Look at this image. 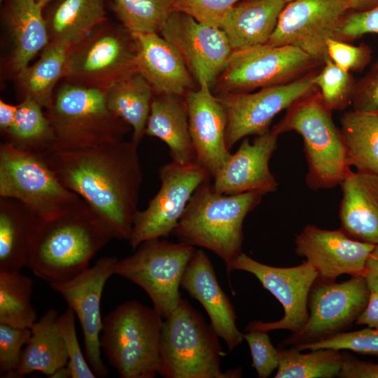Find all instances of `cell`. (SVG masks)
Returning a JSON list of instances; mask_svg holds the SVG:
<instances>
[{"label": "cell", "mask_w": 378, "mask_h": 378, "mask_svg": "<svg viewBox=\"0 0 378 378\" xmlns=\"http://www.w3.org/2000/svg\"><path fill=\"white\" fill-rule=\"evenodd\" d=\"M115 257H102L90 268L66 281L51 284L71 308L82 328L86 359L97 377L108 374L101 356L103 328L100 303L104 285L115 274Z\"/></svg>", "instance_id": "obj_18"}, {"label": "cell", "mask_w": 378, "mask_h": 378, "mask_svg": "<svg viewBox=\"0 0 378 378\" xmlns=\"http://www.w3.org/2000/svg\"><path fill=\"white\" fill-rule=\"evenodd\" d=\"M181 286L206 310L218 337L233 350L244 339L236 326V314L217 280L213 265L202 249L195 251L184 271Z\"/></svg>", "instance_id": "obj_23"}, {"label": "cell", "mask_w": 378, "mask_h": 378, "mask_svg": "<svg viewBox=\"0 0 378 378\" xmlns=\"http://www.w3.org/2000/svg\"><path fill=\"white\" fill-rule=\"evenodd\" d=\"M1 1H2V0H1Z\"/></svg>", "instance_id": "obj_56"}, {"label": "cell", "mask_w": 378, "mask_h": 378, "mask_svg": "<svg viewBox=\"0 0 378 378\" xmlns=\"http://www.w3.org/2000/svg\"><path fill=\"white\" fill-rule=\"evenodd\" d=\"M18 111V105L0 100V130L4 134L12 125Z\"/></svg>", "instance_id": "obj_50"}, {"label": "cell", "mask_w": 378, "mask_h": 378, "mask_svg": "<svg viewBox=\"0 0 378 378\" xmlns=\"http://www.w3.org/2000/svg\"><path fill=\"white\" fill-rule=\"evenodd\" d=\"M42 9L36 0H8L5 17L12 43L10 66L16 74L50 41Z\"/></svg>", "instance_id": "obj_27"}, {"label": "cell", "mask_w": 378, "mask_h": 378, "mask_svg": "<svg viewBox=\"0 0 378 378\" xmlns=\"http://www.w3.org/2000/svg\"><path fill=\"white\" fill-rule=\"evenodd\" d=\"M113 10L132 32L159 33L174 10L172 0H112Z\"/></svg>", "instance_id": "obj_37"}, {"label": "cell", "mask_w": 378, "mask_h": 378, "mask_svg": "<svg viewBox=\"0 0 378 378\" xmlns=\"http://www.w3.org/2000/svg\"><path fill=\"white\" fill-rule=\"evenodd\" d=\"M350 10L365 11L378 8V0H346Z\"/></svg>", "instance_id": "obj_51"}, {"label": "cell", "mask_w": 378, "mask_h": 378, "mask_svg": "<svg viewBox=\"0 0 378 378\" xmlns=\"http://www.w3.org/2000/svg\"><path fill=\"white\" fill-rule=\"evenodd\" d=\"M251 273L282 304L284 316L275 321H253L246 328L248 330L269 332L288 330L292 333L306 325L309 312L308 298L310 290L318 278L314 267L307 260L291 267L270 266L241 253L234 262L232 270Z\"/></svg>", "instance_id": "obj_16"}, {"label": "cell", "mask_w": 378, "mask_h": 378, "mask_svg": "<svg viewBox=\"0 0 378 378\" xmlns=\"http://www.w3.org/2000/svg\"><path fill=\"white\" fill-rule=\"evenodd\" d=\"M39 6L43 8L48 3L53 0H36Z\"/></svg>", "instance_id": "obj_53"}, {"label": "cell", "mask_w": 378, "mask_h": 378, "mask_svg": "<svg viewBox=\"0 0 378 378\" xmlns=\"http://www.w3.org/2000/svg\"><path fill=\"white\" fill-rule=\"evenodd\" d=\"M286 4L284 0H241L226 14L220 28L233 50L265 44Z\"/></svg>", "instance_id": "obj_26"}, {"label": "cell", "mask_w": 378, "mask_h": 378, "mask_svg": "<svg viewBox=\"0 0 378 378\" xmlns=\"http://www.w3.org/2000/svg\"><path fill=\"white\" fill-rule=\"evenodd\" d=\"M0 197L21 202L40 219L80 199L60 182L41 155L6 141L0 144Z\"/></svg>", "instance_id": "obj_8"}, {"label": "cell", "mask_w": 378, "mask_h": 378, "mask_svg": "<svg viewBox=\"0 0 378 378\" xmlns=\"http://www.w3.org/2000/svg\"><path fill=\"white\" fill-rule=\"evenodd\" d=\"M135 69L151 85L154 94L184 96L195 88V79L176 48L155 32H132Z\"/></svg>", "instance_id": "obj_22"}, {"label": "cell", "mask_w": 378, "mask_h": 378, "mask_svg": "<svg viewBox=\"0 0 378 378\" xmlns=\"http://www.w3.org/2000/svg\"><path fill=\"white\" fill-rule=\"evenodd\" d=\"M340 125L349 164L378 173V115L353 110L344 113Z\"/></svg>", "instance_id": "obj_33"}, {"label": "cell", "mask_w": 378, "mask_h": 378, "mask_svg": "<svg viewBox=\"0 0 378 378\" xmlns=\"http://www.w3.org/2000/svg\"><path fill=\"white\" fill-rule=\"evenodd\" d=\"M106 19L105 0H61L46 20L49 40L74 46L101 27Z\"/></svg>", "instance_id": "obj_31"}, {"label": "cell", "mask_w": 378, "mask_h": 378, "mask_svg": "<svg viewBox=\"0 0 378 378\" xmlns=\"http://www.w3.org/2000/svg\"><path fill=\"white\" fill-rule=\"evenodd\" d=\"M241 0H172L174 10L188 14L197 21L219 27L229 10Z\"/></svg>", "instance_id": "obj_42"}, {"label": "cell", "mask_w": 378, "mask_h": 378, "mask_svg": "<svg viewBox=\"0 0 378 378\" xmlns=\"http://www.w3.org/2000/svg\"><path fill=\"white\" fill-rule=\"evenodd\" d=\"M195 251V246L182 241L147 240L141 243L133 254L118 260L115 274L142 288L155 310L165 318L181 299V279Z\"/></svg>", "instance_id": "obj_9"}, {"label": "cell", "mask_w": 378, "mask_h": 378, "mask_svg": "<svg viewBox=\"0 0 378 378\" xmlns=\"http://www.w3.org/2000/svg\"><path fill=\"white\" fill-rule=\"evenodd\" d=\"M279 135L272 129L256 136L252 143L244 138L213 177L214 190L226 195L258 192L263 195L276 190L279 183L270 170L269 162L276 149Z\"/></svg>", "instance_id": "obj_20"}, {"label": "cell", "mask_w": 378, "mask_h": 378, "mask_svg": "<svg viewBox=\"0 0 378 378\" xmlns=\"http://www.w3.org/2000/svg\"><path fill=\"white\" fill-rule=\"evenodd\" d=\"M59 316L56 310L49 309L30 328V337L13 378L33 372L50 377L57 370L67 365L68 354L59 328Z\"/></svg>", "instance_id": "obj_28"}, {"label": "cell", "mask_w": 378, "mask_h": 378, "mask_svg": "<svg viewBox=\"0 0 378 378\" xmlns=\"http://www.w3.org/2000/svg\"><path fill=\"white\" fill-rule=\"evenodd\" d=\"M350 104L353 110L357 111H378V69H372L365 76L355 83Z\"/></svg>", "instance_id": "obj_46"}, {"label": "cell", "mask_w": 378, "mask_h": 378, "mask_svg": "<svg viewBox=\"0 0 378 378\" xmlns=\"http://www.w3.org/2000/svg\"><path fill=\"white\" fill-rule=\"evenodd\" d=\"M340 186V229L353 239L378 244V173L351 169Z\"/></svg>", "instance_id": "obj_24"}, {"label": "cell", "mask_w": 378, "mask_h": 378, "mask_svg": "<svg viewBox=\"0 0 378 378\" xmlns=\"http://www.w3.org/2000/svg\"><path fill=\"white\" fill-rule=\"evenodd\" d=\"M314 83L331 111L342 110L351 104L356 82L349 71L339 67L329 57L324 61L321 71L315 74Z\"/></svg>", "instance_id": "obj_38"}, {"label": "cell", "mask_w": 378, "mask_h": 378, "mask_svg": "<svg viewBox=\"0 0 378 378\" xmlns=\"http://www.w3.org/2000/svg\"><path fill=\"white\" fill-rule=\"evenodd\" d=\"M286 4L290 3L291 1H293L295 0H284Z\"/></svg>", "instance_id": "obj_54"}, {"label": "cell", "mask_w": 378, "mask_h": 378, "mask_svg": "<svg viewBox=\"0 0 378 378\" xmlns=\"http://www.w3.org/2000/svg\"><path fill=\"white\" fill-rule=\"evenodd\" d=\"M34 282L20 272L0 270V323L30 328L37 321L31 302Z\"/></svg>", "instance_id": "obj_36"}, {"label": "cell", "mask_w": 378, "mask_h": 378, "mask_svg": "<svg viewBox=\"0 0 378 378\" xmlns=\"http://www.w3.org/2000/svg\"><path fill=\"white\" fill-rule=\"evenodd\" d=\"M298 350L334 349L378 357V329L367 328L351 332H342L329 338L293 346Z\"/></svg>", "instance_id": "obj_39"}, {"label": "cell", "mask_w": 378, "mask_h": 378, "mask_svg": "<svg viewBox=\"0 0 378 378\" xmlns=\"http://www.w3.org/2000/svg\"><path fill=\"white\" fill-rule=\"evenodd\" d=\"M342 356L338 377L378 378V363L359 360L348 353H342Z\"/></svg>", "instance_id": "obj_47"}, {"label": "cell", "mask_w": 378, "mask_h": 378, "mask_svg": "<svg viewBox=\"0 0 378 378\" xmlns=\"http://www.w3.org/2000/svg\"><path fill=\"white\" fill-rule=\"evenodd\" d=\"M113 237L81 198L59 214L38 219L27 266L50 285L68 281L88 268Z\"/></svg>", "instance_id": "obj_2"}, {"label": "cell", "mask_w": 378, "mask_h": 378, "mask_svg": "<svg viewBox=\"0 0 378 378\" xmlns=\"http://www.w3.org/2000/svg\"><path fill=\"white\" fill-rule=\"evenodd\" d=\"M43 108L34 99L23 98L18 104L17 113L12 125L2 134L4 141L20 149L40 155L52 149L54 134Z\"/></svg>", "instance_id": "obj_34"}, {"label": "cell", "mask_w": 378, "mask_h": 378, "mask_svg": "<svg viewBox=\"0 0 378 378\" xmlns=\"http://www.w3.org/2000/svg\"><path fill=\"white\" fill-rule=\"evenodd\" d=\"M316 64L293 46L267 43L235 49L213 89L218 94L247 92L256 88L292 82Z\"/></svg>", "instance_id": "obj_10"}, {"label": "cell", "mask_w": 378, "mask_h": 378, "mask_svg": "<svg viewBox=\"0 0 378 378\" xmlns=\"http://www.w3.org/2000/svg\"><path fill=\"white\" fill-rule=\"evenodd\" d=\"M159 33L178 50L198 85L213 88L233 50L225 32L174 10Z\"/></svg>", "instance_id": "obj_17"}, {"label": "cell", "mask_w": 378, "mask_h": 378, "mask_svg": "<svg viewBox=\"0 0 378 378\" xmlns=\"http://www.w3.org/2000/svg\"><path fill=\"white\" fill-rule=\"evenodd\" d=\"M51 378H69L71 374L67 365L57 370L51 376Z\"/></svg>", "instance_id": "obj_52"}, {"label": "cell", "mask_w": 378, "mask_h": 378, "mask_svg": "<svg viewBox=\"0 0 378 378\" xmlns=\"http://www.w3.org/2000/svg\"><path fill=\"white\" fill-rule=\"evenodd\" d=\"M145 134L164 141L172 161L187 164L195 160L184 96L154 94Z\"/></svg>", "instance_id": "obj_25"}, {"label": "cell", "mask_w": 378, "mask_h": 378, "mask_svg": "<svg viewBox=\"0 0 378 378\" xmlns=\"http://www.w3.org/2000/svg\"><path fill=\"white\" fill-rule=\"evenodd\" d=\"M159 176L158 192L136 215L128 240L132 248L172 234L196 189L211 177L196 160L187 164L166 163L160 167Z\"/></svg>", "instance_id": "obj_13"}, {"label": "cell", "mask_w": 378, "mask_h": 378, "mask_svg": "<svg viewBox=\"0 0 378 378\" xmlns=\"http://www.w3.org/2000/svg\"><path fill=\"white\" fill-rule=\"evenodd\" d=\"M39 218L21 202L0 199V270L20 272L27 265Z\"/></svg>", "instance_id": "obj_29"}, {"label": "cell", "mask_w": 378, "mask_h": 378, "mask_svg": "<svg viewBox=\"0 0 378 378\" xmlns=\"http://www.w3.org/2000/svg\"><path fill=\"white\" fill-rule=\"evenodd\" d=\"M206 84L189 90L184 95L189 130L195 160L213 178L227 161L231 153L225 142V111Z\"/></svg>", "instance_id": "obj_21"}, {"label": "cell", "mask_w": 378, "mask_h": 378, "mask_svg": "<svg viewBox=\"0 0 378 378\" xmlns=\"http://www.w3.org/2000/svg\"><path fill=\"white\" fill-rule=\"evenodd\" d=\"M374 113L378 115V111H376Z\"/></svg>", "instance_id": "obj_55"}, {"label": "cell", "mask_w": 378, "mask_h": 378, "mask_svg": "<svg viewBox=\"0 0 378 378\" xmlns=\"http://www.w3.org/2000/svg\"><path fill=\"white\" fill-rule=\"evenodd\" d=\"M108 108L132 129V141L139 144L145 134L154 92L136 71H132L104 90Z\"/></svg>", "instance_id": "obj_30"}, {"label": "cell", "mask_w": 378, "mask_h": 378, "mask_svg": "<svg viewBox=\"0 0 378 378\" xmlns=\"http://www.w3.org/2000/svg\"><path fill=\"white\" fill-rule=\"evenodd\" d=\"M71 47L68 43L50 41L36 62L17 74L22 99L29 97L45 109L49 106L56 84L64 78Z\"/></svg>", "instance_id": "obj_32"}, {"label": "cell", "mask_w": 378, "mask_h": 378, "mask_svg": "<svg viewBox=\"0 0 378 378\" xmlns=\"http://www.w3.org/2000/svg\"><path fill=\"white\" fill-rule=\"evenodd\" d=\"M331 112L314 90L288 107L272 128L278 134L295 131L302 137L308 167L306 183L312 190L340 185L351 170L340 130L335 127Z\"/></svg>", "instance_id": "obj_5"}, {"label": "cell", "mask_w": 378, "mask_h": 378, "mask_svg": "<svg viewBox=\"0 0 378 378\" xmlns=\"http://www.w3.org/2000/svg\"><path fill=\"white\" fill-rule=\"evenodd\" d=\"M30 335V328L0 323L1 377L13 378L20 365L22 351Z\"/></svg>", "instance_id": "obj_41"}, {"label": "cell", "mask_w": 378, "mask_h": 378, "mask_svg": "<svg viewBox=\"0 0 378 378\" xmlns=\"http://www.w3.org/2000/svg\"><path fill=\"white\" fill-rule=\"evenodd\" d=\"M52 149L74 150L123 141L130 126L108 108L104 90L64 82L46 109Z\"/></svg>", "instance_id": "obj_6"}, {"label": "cell", "mask_w": 378, "mask_h": 378, "mask_svg": "<svg viewBox=\"0 0 378 378\" xmlns=\"http://www.w3.org/2000/svg\"><path fill=\"white\" fill-rule=\"evenodd\" d=\"M133 36L125 27L106 24L71 48L65 82L106 90L125 75L136 71Z\"/></svg>", "instance_id": "obj_11"}, {"label": "cell", "mask_w": 378, "mask_h": 378, "mask_svg": "<svg viewBox=\"0 0 378 378\" xmlns=\"http://www.w3.org/2000/svg\"><path fill=\"white\" fill-rule=\"evenodd\" d=\"M252 357V366L259 378L268 377L277 369L279 351L272 344L267 332L248 330L244 335Z\"/></svg>", "instance_id": "obj_43"}, {"label": "cell", "mask_w": 378, "mask_h": 378, "mask_svg": "<svg viewBox=\"0 0 378 378\" xmlns=\"http://www.w3.org/2000/svg\"><path fill=\"white\" fill-rule=\"evenodd\" d=\"M279 365L274 378L338 377L342 353L334 349H312L309 353L290 346H280Z\"/></svg>", "instance_id": "obj_35"}, {"label": "cell", "mask_w": 378, "mask_h": 378, "mask_svg": "<svg viewBox=\"0 0 378 378\" xmlns=\"http://www.w3.org/2000/svg\"><path fill=\"white\" fill-rule=\"evenodd\" d=\"M138 146L132 140L96 147L51 149L41 154L60 182L83 200L111 231L129 240L143 181Z\"/></svg>", "instance_id": "obj_1"}, {"label": "cell", "mask_w": 378, "mask_h": 378, "mask_svg": "<svg viewBox=\"0 0 378 378\" xmlns=\"http://www.w3.org/2000/svg\"><path fill=\"white\" fill-rule=\"evenodd\" d=\"M163 321L158 374L165 378H234L240 369L222 372L225 355L218 335L185 299Z\"/></svg>", "instance_id": "obj_4"}, {"label": "cell", "mask_w": 378, "mask_h": 378, "mask_svg": "<svg viewBox=\"0 0 378 378\" xmlns=\"http://www.w3.org/2000/svg\"><path fill=\"white\" fill-rule=\"evenodd\" d=\"M328 57L346 71H361L370 62L372 51L365 43L353 46L335 38L326 43Z\"/></svg>", "instance_id": "obj_44"}, {"label": "cell", "mask_w": 378, "mask_h": 378, "mask_svg": "<svg viewBox=\"0 0 378 378\" xmlns=\"http://www.w3.org/2000/svg\"><path fill=\"white\" fill-rule=\"evenodd\" d=\"M262 196L258 192L219 193L206 181L192 195L172 234L180 241L214 252L225 262L230 275L242 253L244 220Z\"/></svg>", "instance_id": "obj_3"}, {"label": "cell", "mask_w": 378, "mask_h": 378, "mask_svg": "<svg viewBox=\"0 0 378 378\" xmlns=\"http://www.w3.org/2000/svg\"><path fill=\"white\" fill-rule=\"evenodd\" d=\"M370 294L363 276H351L342 283L316 279L309 294L306 325L280 346L313 343L346 331L365 308Z\"/></svg>", "instance_id": "obj_12"}, {"label": "cell", "mask_w": 378, "mask_h": 378, "mask_svg": "<svg viewBox=\"0 0 378 378\" xmlns=\"http://www.w3.org/2000/svg\"><path fill=\"white\" fill-rule=\"evenodd\" d=\"M346 0H295L286 4L267 44L293 46L318 64L328 57L326 43L335 38L344 16Z\"/></svg>", "instance_id": "obj_15"}, {"label": "cell", "mask_w": 378, "mask_h": 378, "mask_svg": "<svg viewBox=\"0 0 378 378\" xmlns=\"http://www.w3.org/2000/svg\"><path fill=\"white\" fill-rule=\"evenodd\" d=\"M163 318L136 300L115 307L103 318L101 349L121 378H153L160 368Z\"/></svg>", "instance_id": "obj_7"}, {"label": "cell", "mask_w": 378, "mask_h": 378, "mask_svg": "<svg viewBox=\"0 0 378 378\" xmlns=\"http://www.w3.org/2000/svg\"><path fill=\"white\" fill-rule=\"evenodd\" d=\"M315 74L309 72L292 82L262 88L256 92L217 94L227 116V148L230 150L248 136H258L270 130L271 122L279 113L316 90Z\"/></svg>", "instance_id": "obj_14"}, {"label": "cell", "mask_w": 378, "mask_h": 378, "mask_svg": "<svg viewBox=\"0 0 378 378\" xmlns=\"http://www.w3.org/2000/svg\"><path fill=\"white\" fill-rule=\"evenodd\" d=\"M366 34H378V8L348 12L341 20L335 38L346 41L360 38ZM372 69H378V59Z\"/></svg>", "instance_id": "obj_45"}, {"label": "cell", "mask_w": 378, "mask_h": 378, "mask_svg": "<svg viewBox=\"0 0 378 378\" xmlns=\"http://www.w3.org/2000/svg\"><path fill=\"white\" fill-rule=\"evenodd\" d=\"M76 314L68 307L59 314L58 324L68 354L67 367L71 378L97 377L83 355L78 342L75 325Z\"/></svg>", "instance_id": "obj_40"}, {"label": "cell", "mask_w": 378, "mask_h": 378, "mask_svg": "<svg viewBox=\"0 0 378 378\" xmlns=\"http://www.w3.org/2000/svg\"><path fill=\"white\" fill-rule=\"evenodd\" d=\"M355 323L378 329V291H370L368 304Z\"/></svg>", "instance_id": "obj_48"}, {"label": "cell", "mask_w": 378, "mask_h": 378, "mask_svg": "<svg viewBox=\"0 0 378 378\" xmlns=\"http://www.w3.org/2000/svg\"><path fill=\"white\" fill-rule=\"evenodd\" d=\"M295 253L316 270L318 280L334 281L340 275L363 276L374 245L356 241L341 229L307 225L295 236Z\"/></svg>", "instance_id": "obj_19"}, {"label": "cell", "mask_w": 378, "mask_h": 378, "mask_svg": "<svg viewBox=\"0 0 378 378\" xmlns=\"http://www.w3.org/2000/svg\"><path fill=\"white\" fill-rule=\"evenodd\" d=\"M370 291H378V244L370 253L363 273Z\"/></svg>", "instance_id": "obj_49"}]
</instances>
